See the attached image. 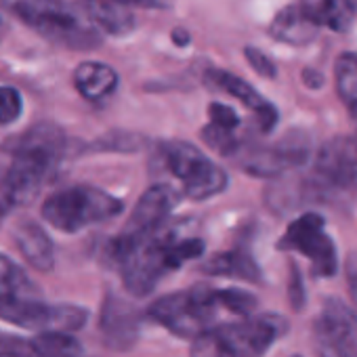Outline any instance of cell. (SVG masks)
Masks as SVG:
<instances>
[{
	"mask_svg": "<svg viewBox=\"0 0 357 357\" xmlns=\"http://www.w3.org/2000/svg\"><path fill=\"white\" fill-rule=\"evenodd\" d=\"M120 84L118 72L101 61H82L74 70V86L86 101H103L116 93Z\"/></svg>",
	"mask_w": 357,
	"mask_h": 357,
	"instance_id": "ac0fdd59",
	"label": "cell"
},
{
	"mask_svg": "<svg viewBox=\"0 0 357 357\" xmlns=\"http://www.w3.org/2000/svg\"><path fill=\"white\" fill-rule=\"evenodd\" d=\"M0 317L26 328L40 332H76L84 328L89 311L78 305H49L38 298L28 301H5L0 303Z\"/></svg>",
	"mask_w": 357,
	"mask_h": 357,
	"instance_id": "ba28073f",
	"label": "cell"
},
{
	"mask_svg": "<svg viewBox=\"0 0 357 357\" xmlns=\"http://www.w3.org/2000/svg\"><path fill=\"white\" fill-rule=\"evenodd\" d=\"M357 17V0H324L321 26L334 32H347Z\"/></svg>",
	"mask_w": 357,
	"mask_h": 357,
	"instance_id": "cb8c5ba5",
	"label": "cell"
},
{
	"mask_svg": "<svg viewBox=\"0 0 357 357\" xmlns=\"http://www.w3.org/2000/svg\"><path fill=\"white\" fill-rule=\"evenodd\" d=\"M91 26L109 36H128L135 30L132 13L114 0H78Z\"/></svg>",
	"mask_w": 357,
	"mask_h": 357,
	"instance_id": "d6986e66",
	"label": "cell"
},
{
	"mask_svg": "<svg viewBox=\"0 0 357 357\" xmlns=\"http://www.w3.org/2000/svg\"><path fill=\"white\" fill-rule=\"evenodd\" d=\"M7 34V24H5V20L0 17V40H3V36Z\"/></svg>",
	"mask_w": 357,
	"mask_h": 357,
	"instance_id": "d590c367",
	"label": "cell"
},
{
	"mask_svg": "<svg viewBox=\"0 0 357 357\" xmlns=\"http://www.w3.org/2000/svg\"><path fill=\"white\" fill-rule=\"evenodd\" d=\"M278 248L305 257L315 278H332L338 269L336 244L326 231L324 217L317 213H305L296 217L278 240Z\"/></svg>",
	"mask_w": 357,
	"mask_h": 357,
	"instance_id": "52a82bcc",
	"label": "cell"
},
{
	"mask_svg": "<svg viewBox=\"0 0 357 357\" xmlns=\"http://www.w3.org/2000/svg\"><path fill=\"white\" fill-rule=\"evenodd\" d=\"M40 290L30 275L9 257L0 255V303L38 298Z\"/></svg>",
	"mask_w": 357,
	"mask_h": 357,
	"instance_id": "44dd1931",
	"label": "cell"
},
{
	"mask_svg": "<svg viewBox=\"0 0 357 357\" xmlns=\"http://www.w3.org/2000/svg\"><path fill=\"white\" fill-rule=\"evenodd\" d=\"M311 153L307 137L298 132L286 135L280 143L271 147H255L244 153L242 168L255 176H278L288 168H296L307 162Z\"/></svg>",
	"mask_w": 357,
	"mask_h": 357,
	"instance_id": "7c38bea8",
	"label": "cell"
},
{
	"mask_svg": "<svg viewBox=\"0 0 357 357\" xmlns=\"http://www.w3.org/2000/svg\"><path fill=\"white\" fill-rule=\"evenodd\" d=\"M347 278H349V286H351V296L357 301V257H353L347 265Z\"/></svg>",
	"mask_w": 357,
	"mask_h": 357,
	"instance_id": "d6a6232c",
	"label": "cell"
},
{
	"mask_svg": "<svg viewBox=\"0 0 357 357\" xmlns=\"http://www.w3.org/2000/svg\"><path fill=\"white\" fill-rule=\"evenodd\" d=\"M208 118H211V124H215L219 128H225V130H231V132L240 126L238 112L234 107L225 105V103H211Z\"/></svg>",
	"mask_w": 357,
	"mask_h": 357,
	"instance_id": "f546056e",
	"label": "cell"
},
{
	"mask_svg": "<svg viewBox=\"0 0 357 357\" xmlns=\"http://www.w3.org/2000/svg\"><path fill=\"white\" fill-rule=\"evenodd\" d=\"M34 357H82V344L68 332H40L30 338Z\"/></svg>",
	"mask_w": 357,
	"mask_h": 357,
	"instance_id": "7402d4cb",
	"label": "cell"
},
{
	"mask_svg": "<svg viewBox=\"0 0 357 357\" xmlns=\"http://www.w3.org/2000/svg\"><path fill=\"white\" fill-rule=\"evenodd\" d=\"M317 357H357V313L340 298H326L313 321Z\"/></svg>",
	"mask_w": 357,
	"mask_h": 357,
	"instance_id": "9c48e42d",
	"label": "cell"
},
{
	"mask_svg": "<svg viewBox=\"0 0 357 357\" xmlns=\"http://www.w3.org/2000/svg\"><path fill=\"white\" fill-rule=\"evenodd\" d=\"M286 332L288 321L278 313L248 315L198 334L190 357H263Z\"/></svg>",
	"mask_w": 357,
	"mask_h": 357,
	"instance_id": "3957f363",
	"label": "cell"
},
{
	"mask_svg": "<svg viewBox=\"0 0 357 357\" xmlns=\"http://www.w3.org/2000/svg\"><path fill=\"white\" fill-rule=\"evenodd\" d=\"M66 143V132L53 122H38L15 139L3 178V198L11 208L36 200L63 158Z\"/></svg>",
	"mask_w": 357,
	"mask_h": 357,
	"instance_id": "7a4b0ae2",
	"label": "cell"
},
{
	"mask_svg": "<svg viewBox=\"0 0 357 357\" xmlns=\"http://www.w3.org/2000/svg\"><path fill=\"white\" fill-rule=\"evenodd\" d=\"M114 3H118V5H122V7H126V0H114Z\"/></svg>",
	"mask_w": 357,
	"mask_h": 357,
	"instance_id": "8d00e7d4",
	"label": "cell"
},
{
	"mask_svg": "<svg viewBox=\"0 0 357 357\" xmlns=\"http://www.w3.org/2000/svg\"><path fill=\"white\" fill-rule=\"evenodd\" d=\"M204 273L208 275H221V278H236L244 282L259 284L261 282V269L257 261L246 252V250H227V252H217L202 265Z\"/></svg>",
	"mask_w": 357,
	"mask_h": 357,
	"instance_id": "ffe728a7",
	"label": "cell"
},
{
	"mask_svg": "<svg viewBox=\"0 0 357 357\" xmlns=\"http://www.w3.org/2000/svg\"><path fill=\"white\" fill-rule=\"evenodd\" d=\"M162 158L166 170L183 188V196L194 202L211 200L223 194L229 185L225 168L204 155L194 143L168 141L162 145Z\"/></svg>",
	"mask_w": 357,
	"mask_h": 357,
	"instance_id": "8992f818",
	"label": "cell"
},
{
	"mask_svg": "<svg viewBox=\"0 0 357 357\" xmlns=\"http://www.w3.org/2000/svg\"><path fill=\"white\" fill-rule=\"evenodd\" d=\"M244 57H246V61L250 63V68H252L259 76H263V78H275V76H278L275 63H273L271 57H267L261 49H257V47H246V49H244Z\"/></svg>",
	"mask_w": 357,
	"mask_h": 357,
	"instance_id": "4dcf8cb0",
	"label": "cell"
},
{
	"mask_svg": "<svg viewBox=\"0 0 357 357\" xmlns=\"http://www.w3.org/2000/svg\"><path fill=\"white\" fill-rule=\"evenodd\" d=\"M143 145V139L139 135H128V132H116V135H105L95 143L97 149H114V151H135Z\"/></svg>",
	"mask_w": 357,
	"mask_h": 357,
	"instance_id": "f1b7e54d",
	"label": "cell"
},
{
	"mask_svg": "<svg viewBox=\"0 0 357 357\" xmlns=\"http://www.w3.org/2000/svg\"><path fill=\"white\" fill-rule=\"evenodd\" d=\"M219 288L196 284L160 296L149 305V317L178 338H196L198 334L219 326L223 313Z\"/></svg>",
	"mask_w": 357,
	"mask_h": 357,
	"instance_id": "277c9868",
	"label": "cell"
},
{
	"mask_svg": "<svg viewBox=\"0 0 357 357\" xmlns=\"http://www.w3.org/2000/svg\"><path fill=\"white\" fill-rule=\"evenodd\" d=\"M26 24L43 38L74 51L95 49L101 43V32L89 24H82L61 0H55L49 7L34 13Z\"/></svg>",
	"mask_w": 357,
	"mask_h": 357,
	"instance_id": "30bf717a",
	"label": "cell"
},
{
	"mask_svg": "<svg viewBox=\"0 0 357 357\" xmlns=\"http://www.w3.org/2000/svg\"><path fill=\"white\" fill-rule=\"evenodd\" d=\"M99 328L103 332V340L109 349L124 351L132 347L139 338V315L137 311L122 298L107 294L101 307Z\"/></svg>",
	"mask_w": 357,
	"mask_h": 357,
	"instance_id": "9a60e30c",
	"label": "cell"
},
{
	"mask_svg": "<svg viewBox=\"0 0 357 357\" xmlns=\"http://www.w3.org/2000/svg\"><path fill=\"white\" fill-rule=\"evenodd\" d=\"M15 244L24 259L40 273H49L55 267V246L45 227L36 221H26L15 229Z\"/></svg>",
	"mask_w": 357,
	"mask_h": 357,
	"instance_id": "e0dca14e",
	"label": "cell"
},
{
	"mask_svg": "<svg viewBox=\"0 0 357 357\" xmlns=\"http://www.w3.org/2000/svg\"><path fill=\"white\" fill-rule=\"evenodd\" d=\"M124 202L91 185H74L51 194L43 204V219L61 234H78L118 217Z\"/></svg>",
	"mask_w": 357,
	"mask_h": 357,
	"instance_id": "5b68a950",
	"label": "cell"
},
{
	"mask_svg": "<svg viewBox=\"0 0 357 357\" xmlns=\"http://www.w3.org/2000/svg\"><path fill=\"white\" fill-rule=\"evenodd\" d=\"M219 294H221V305H223L225 313H231L238 317L252 315V311L259 305L257 296L248 290H242V288H221Z\"/></svg>",
	"mask_w": 357,
	"mask_h": 357,
	"instance_id": "d4e9b609",
	"label": "cell"
},
{
	"mask_svg": "<svg viewBox=\"0 0 357 357\" xmlns=\"http://www.w3.org/2000/svg\"><path fill=\"white\" fill-rule=\"evenodd\" d=\"M290 357H303V355H290Z\"/></svg>",
	"mask_w": 357,
	"mask_h": 357,
	"instance_id": "74e56055",
	"label": "cell"
},
{
	"mask_svg": "<svg viewBox=\"0 0 357 357\" xmlns=\"http://www.w3.org/2000/svg\"><path fill=\"white\" fill-rule=\"evenodd\" d=\"M55 0H0V9H7L22 22H28L34 13L49 7Z\"/></svg>",
	"mask_w": 357,
	"mask_h": 357,
	"instance_id": "83f0119b",
	"label": "cell"
},
{
	"mask_svg": "<svg viewBox=\"0 0 357 357\" xmlns=\"http://www.w3.org/2000/svg\"><path fill=\"white\" fill-rule=\"evenodd\" d=\"M204 255V242L200 238H162L160 234L147 238H128L124 234L109 242L107 259H112L120 271L124 288L132 296H147L158 282L183 263L200 259Z\"/></svg>",
	"mask_w": 357,
	"mask_h": 357,
	"instance_id": "6da1fadb",
	"label": "cell"
},
{
	"mask_svg": "<svg viewBox=\"0 0 357 357\" xmlns=\"http://www.w3.org/2000/svg\"><path fill=\"white\" fill-rule=\"evenodd\" d=\"M288 296H290V303H292L294 309H303V305H305V288H303V280H301L298 267H294V265H292V271H290Z\"/></svg>",
	"mask_w": 357,
	"mask_h": 357,
	"instance_id": "1f68e13d",
	"label": "cell"
},
{
	"mask_svg": "<svg viewBox=\"0 0 357 357\" xmlns=\"http://www.w3.org/2000/svg\"><path fill=\"white\" fill-rule=\"evenodd\" d=\"M315 174L330 190L357 188V132L324 143L315 158Z\"/></svg>",
	"mask_w": 357,
	"mask_h": 357,
	"instance_id": "8fae6325",
	"label": "cell"
},
{
	"mask_svg": "<svg viewBox=\"0 0 357 357\" xmlns=\"http://www.w3.org/2000/svg\"><path fill=\"white\" fill-rule=\"evenodd\" d=\"M334 84L340 101L357 112V55L342 53L334 63Z\"/></svg>",
	"mask_w": 357,
	"mask_h": 357,
	"instance_id": "603a6c76",
	"label": "cell"
},
{
	"mask_svg": "<svg viewBox=\"0 0 357 357\" xmlns=\"http://www.w3.org/2000/svg\"><path fill=\"white\" fill-rule=\"evenodd\" d=\"M206 80L213 86L221 89L223 93L238 99L248 109H252L261 132H271L275 128L278 118H280L278 109L267 99H263V95H259V91L255 86H250L246 80H242L240 76H236L231 72H225V70H208Z\"/></svg>",
	"mask_w": 357,
	"mask_h": 357,
	"instance_id": "5bb4252c",
	"label": "cell"
},
{
	"mask_svg": "<svg viewBox=\"0 0 357 357\" xmlns=\"http://www.w3.org/2000/svg\"><path fill=\"white\" fill-rule=\"evenodd\" d=\"M24 112L22 93L15 86H0V124H13Z\"/></svg>",
	"mask_w": 357,
	"mask_h": 357,
	"instance_id": "4316f807",
	"label": "cell"
},
{
	"mask_svg": "<svg viewBox=\"0 0 357 357\" xmlns=\"http://www.w3.org/2000/svg\"><path fill=\"white\" fill-rule=\"evenodd\" d=\"M9 211H11V206L5 202L3 196H0V225H3V221H5V217L9 215Z\"/></svg>",
	"mask_w": 357,
	"mask_h": 357,
	"instance_id": "e575fe53",
	"label": "cell"
},
{
	"mask_svg": "<svg viewBox=\"0 0 357 357\" xmlns=\"http://www.w3.org/2000/svg\"><path fill=\"white\" fill-rule=\"evenodd\" d=\"M317 34L319 26L305 13V9L298 3L278 11L273 22L269 24V36L292 47L309 45L317 38Z\"/></svg>",
	"mask_w": 357,
	"mask_h": 357,
	"instance_id": "2e32d148",
	"label": "cell"
},
{
	"mask_svg": "<svg viewBox=\"0 0 357 357\" xmlns=\"http://www.w3.org/2000/svg\"><path fill=\"white\" fill-rule=\"evenodd\" d=\"M176 204H178V194L174 192L172 185L153 183L137 200V206L132 208L122 234L137 240L158 234L166 223V219L170 217V213L176 208Z\"/></svg>",
	"mask_w": 357,
	"mask_h": 357,
	"instance_id": "4fadbf2b",
	"label": "cell"
},
{
	"mask_svg": "<svg viewBox=\"0 0 357 357\" xmlns=\"http://www.w3.org/2000/svg\"><path fill=\"white\" fill-rule=\"evenodd\" d=\"M170 38L174 40L176 47H188L190 40H192V36H190V32L185 28H174L172 34H170Z\"/></svg>",
	"mask_w": 357,
	"mask_h": 357,
	"instance_id": "836d02e7",
	"label": "cell"
},
{
	"mask_svg": "<svg viewBox=\"0 0 357 357\" xmlns=\"http://www.w3.org/2000/svg\"><path fill=\"white\" fill-rule=\"evenodd\" d=\"M200 135H202V141H204L211 149H215L217 153H221V155H234V153H238V149H240L238 137H236L231 130L219 128V126H215V124L204 126Z\"/></svg>",
	"mask_w": 357,
	"mask_h": 357,
	"instance_id": "484cf974",
	"label": "cell"
}]
</instances>
